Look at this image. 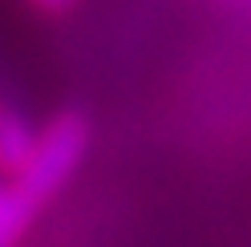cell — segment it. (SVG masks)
I'll use <instances>...</instances> for the list:
<instances>
[{
    "label": "cell",
    "mask_w": 251,
    "mask_h": 247,
    "mask_svg": "<svg viewBox=\"0 0 251 247\" xmlns=\"http://www.w3.org/2000/svg\"><path fill=\"white\" fill-rule=\"evenodd\" d=\"M85 146H89V126H85V118H77V114L53 118L49 126L41 130L37 150H33V158L25 162V171L12 174L8 191L17 195L25 207L41 211V207L73 178V171H77V162H81Z\"/></svg>",
    "instance_id": "1"
},
{
    "label": "cell",
    "mask_w": 251,
    "mask_h": 247,
    "mask_svg": "<svg viewBox=\"0 0 251 247\" xmlns=\"http://www.w3.org/2000/svg\"><path fill=\"white\" fill-rule=\"evenodd\" d=\"M41 4H61V0H41Z\"/></svg>",
    "instance_id": "3"
},
{
    "label": "cell",
    "mask_w": 251,
    "mask_h": 247,
    "mask_svg": "<svg viewBox=\"0 0 251 247\" xmlns=\"http://www.w3.org/2000/svg\"><path fill=\"white\" fill-rule=\"evenodd\" d=\"M37 138H41V130L28 126L17 105H4V122H0V158H4V171H12V174L25 171V162L37 150Z\"/></svg>",
    "instance_id": "2"
}]
</instances>
